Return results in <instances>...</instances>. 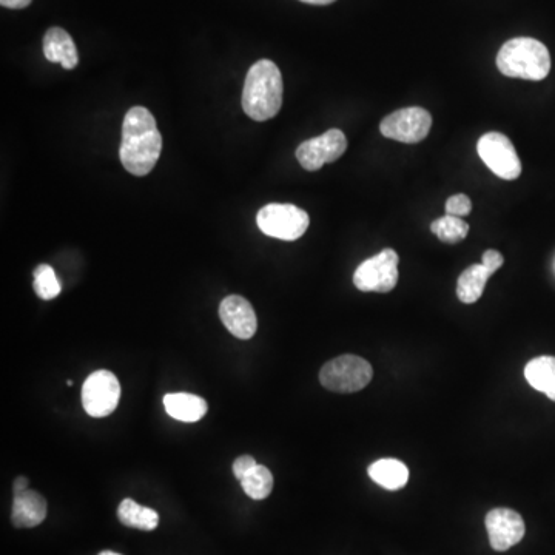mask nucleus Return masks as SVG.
<instances>
[{"instance_id": "nucleus-6", "label": "nucleus", "mask_w": 555, "mask_h": 555, "mask_svg": "<svg viewBox=\"0 0 555 555\" xmlns=\"http://www.w3.org/2000/svg\"><path fill=\"white\" fill-rule=\"evenodd\" d=\"M121 400V384L110 370H96L82 386V406L93 418L113 414Z\"/></svg>"}, {"instance_id": "nucleus-8", "label": "nucleus", "mask_w": 555, "mask_h": 555, "mask_svg": "<svg viewBox=\"0 0 555 555\" xmlns=\"http://www.w3.org/2000/svg\"><path fill=\"white\" fill-rule=\"evenodd\" d=\"M481 161L488 165L494 175L505 181H514L522 175V162L518 159L514 144L508 136L492 132L481 136L477 144Z\"/></svg>"}, {"instance_id": "nucleus-7", "label": "nucleus", "mask_w": 555, "mask_h": 555, "mask_svg": "<svg viewBox=\"0 0 555 555\" xmlns=\"http://www.w3.org/2000/svg\"><path fill=\"white\" fill-rule=\"evenodd\" d=\"M398 253L384 249L378 255L366 259L354 273V284L361 292L387 293L398 283Z\"/></svg>"}, {"instance_id": "nucleus-16", "label": "nucleus", "mask_w": 555, "mask_h": 555, "mask_svg": "<svg viewBox=\"0 0 555 555\" xmlns=\"http://www.w3.org/2000/svg\"><path fill=\"white\" fill-rule=\"evenodd\" d=\"M367 474L372 480L387 491L403 489L409 481V469L403 461L395 458H383L375 461L367 469Z\"/></svg>"}, {"instance_id": "nucleus-12", "label": "nucleus", "mask_w": 555, "mask_h": 555, "mask_svg": "<svg viewBox=\"0 0 555 555\" xmlns=\"http://www.w3.org/2000/svg\"><path fill=\"white\" fill-rule=\"evenodd\" d=\"M219 318L233 337L250 340L258 329L252 304L239 295H230L219 304Z\"/></svg>"}, {"instance_id": "nucleus-18", "label": "nucleus", "mask_w": 555, "mask_h": 555, "mask_svg": "<svg viewBox=\"0 0 555 555\" xmlns=\"http://www.w3.org/2000/svg\"><path fill=\"white\" fill-rule=\"evenodd\" d=\"M492 273L483 264H475L461 273L457 283L458 300L465 304H474L485 292L486 283Z\"/></svg>"}, {"instance_id": "nucleus-10", "label": "nucleus", "mask_w": 555, "mask_h": 555, "mask_svg": "<svg viewBox=\"0 0 555 555\" xmlns=\"http://www.w3.org/2000/svg\"><path fill=\"white\" fill-rule=\"evenodd\" d=\"M346 150V136L338 128H332L318 138L304 141L296 148V159L307 172H318L324 164L340 159Z\"/></svg>"}, {"instance_id": "nucleus-24", "label": "nucleus", "mask_w": 555, "mask_h": 555, "mask_svg": "<svg viewBox=\"0 0 555 555\" xmlns=\"http://www.w3.org/2000/svg\"><path fill=\"white\" fill-rule=\"evenodd\" d=\"M258 465L255 458L250 457V455H243V457L236 458L233 461V474H235L236 480H243L244 475L250 471V469L255 468Z\"/></svg>"}, {"instance_id": "nucleus-28", "label": "nucleus", "mask_w": 555, "mask_h": 555, "mask_svg": "<svg viewBox=\"0 0 555 555\" xmlns=\"http://www.w3.org/2000/svg\"><path fill=\"white\" fill-rule=\"evenodd\" d=\"M301 2H304V4H310V5H329V4H333L335 0H301Z\"/></svg>"}, {"instance_id": "nucleus-9", "label": "nucleus", "mask_w": 555, "mask_h": 555, "mask_svg": "<svg viewBox=\"0 0 555 555\" xmlns=\"http://www.w3.org/2000/svg\"><path fill=\"white\" fill-rule=\"evenodd\" d=\"M432 116L421 107L401 108L381 121L380 132L384 138L417 144L431 132Z\"/></svg>"}, {"instance_id": "nucleus-4", "label": "nucleus", "mask_w": 555, "mask_h": 555, "mask_svg": "<svg viewBox=\"0 0 555 555\" xmlns=\"http://www.w3.org/2000/svg\"><path fill=\"white\" fill-rule=\"evenodd\" d=\"M374 377L369 361L357 355H341L324 364L320 381L327 391L354 394L361 391Z\"/></svg>"}, {"instance_id": "nucleus-29", "label": "nucleus", "mask_w": 555, "mask_h": 555, "mask_svg": "<svg viewBox=\"0 0 555 555\" xmlns=\"http://www.w3.org/2000/svg\"><path fill=\"white\" fill-rule=\"evenodd\" d=\"M99 555H121V554H118V552H113V551H104V552H101V554Z\"/></svg>"}, {"instance_id": "nucleus-1", "label": "nucleus", "mask_w": 555, "mask_h": 555, "mask_svg": "<svg viewBox=\"0 0 555 555\" xmlns=\"http://www.w3.org/2000/svg\"><path fill=\"white\" fill-rule=\"evenodd\" d=\"M162 152V136L155 116L145 107L127 111L122 124V141L119 156L128 173L145 176L155 169Z\"/></svg>"}, {"instance_id": "nucleus-3", "label": "nucleus", "mask_w": 555, "mask_h": 555, "mask_svg": "<svg viewBox=\"0 0 555 555\" xmlns=\"http://www.w3.org/2000/svg\"><path fill=\"white\" fill-rule=\"evenodd\" d=\"M497 67L508 78L543 81L551 71V54L532 37H515L498 51Z\"/></svg>"}, {"instance_id": "nucleus-21", "label": "nucleus", "mask_w": 555, "mask_h": 555, "mask_svg": "<svg viewBox=\"0 0 555 555\" xmlns=\"http://www.w3.org/2000/svg\"><path fill=\"white\" fill-rule=\"evenodd\" d=\"M432 233L444 244H458L468 236V222L457 216L446 215L432 222Z\"/></svg>"}, {"instance_id": "nucleus-2", "label": "nucleus", "mask_w": 555, "mask_h": 555, "mask_svg": "<svg viewBox=\"0 0 555 555\" xmlns=\"http://www.w3.org/2000/svg\"><path fill=\"white\" fill-rule=\"evenodd\" d=\"M283 76L269 59H261L247 73L243 91V108L253 121L275 118L283 105Z\"/></svg>"}, {"instance_id": "nucleus-25", "label": "nucleus", "mask_w": 555, "mask_h": 555, "mask_svg": "<svg viewBox=\"0 0 555 555\" xmlns=\"http://www.w3.org/2000/svg\"><path fill=\"white\" fill-rule=\"evenodd\" d=\"M503 263H505V258H503L502 253L497 252V250H486V252L483 253V258H481V264H483L492 275L503 266Z\"/></svg>"}, {"instance_id": "nucleus-27", "label": "nucleus", "mask_w": 555, "mask_h": 555, "mask_svg": "<svg viewBox=\"0 0 555 555\" xmlns=\"http://www.w3.org/2000/svg\"><path fill=\"white\" fill-rule=\"evenodd\" d=\"M13 489H14V494H17V492L27 491V489H28V478L17 477L16 480H14Z\"/></svg>"}, {"instance_id": "nucleus-26", "label": "nucleus", "mask_w": 555, "mask_h": 555, "mask_svg": "<svg viewBox=\"0 0 555 555\" xmlns=\"http://www.w3.org/2000/svg\"><path fill=\"white\" fill-rule=\"evenodd\" d=\"M33 0H0L2 7L11 8V10H22L27 8Z\"/></svg>"}, {"instance_id": "nucleus-22", "label": "nucleus", "mask_w": 555, "mask_h": 555, "mask_svg": "<svg viewBox=\"0 0 555 555\" xmlns=\"http://www.w3.org/2000/svg\"><path fill=\"white\" fill-rule=\"evenodd\" d=\"M34 292L37 293L42 300L50 301L61 293L62 287L59 283L58 276L54 272L53 267L48 264H41L34 269Z\"/></svg>"}, {"instance_id": "nucleus-17", "label": "nucleus", "mask_w": 555, "mask_h": 555, "mask_svg": "<svg viewBox=\"0 0 555 555\" xmlns=\"http://www.w3.org/2000/svg\"><path fill=\"white\" fill-rule=\"evenodd\" d=\"M525 377L535 391L555 401V357H537L525 367Z\"/></svg>"}, {"instance_id": "nucleus-23", "label": "nucleus", "mask_w": 555, "mask_h": 555, "mask_svg": "<svg viewBox=\"0 0 555 555\" xmlns=\"http://www.w3.org/2000/svg\"><path fill=\"white\" fill-rule=\"evenodd\" d=\"M471 210L472 202L466 195H454L446 201V215L463 218L468 216Z\"/></svg>"}, {"instance_id": "nucleus-20", "label": "nucleus", "mask_w": 555, "mask_h": 555, "mask_svg": "<svg viewBox=\"0 0 555 555\" xmlns=\"http://www.w3.org/2000/svg\"><path fill=\"white\" fill-rule=\"evenodd\" d=\"M244 492L253 500H264L272 494L273 475L266 466L256 465L239 481Z\"/></svg>"}, {"instance_id": "nucleus-13", "label": "nucleus", "mask_w": 555, "mask_h": 555, "mask_svg": "<svg viewBox=\"0 0 555 555\" xmlns=\"http://www.w3.org/2000/svg\"><path fill=\"white\" fill-rule=\"evenodd\" d=\"M47 517V500L39 492L27 489L14 494L11 522L16 528H34Z\"/></svg>"}, {"instance_id": "nucleus-5", "label": "nucleus", "mask_w": 555, "mask_h": 555, "mask_svg": "<svg viewBox=\"0 0 555 555\" xmlns=\"http://www.w3.org/2000/svg\"><path fill=\"white\" fill-rule=\"evenodd\" d=\"M256 224L264 235L296 241L309 229V215L292 204H267L259 210Z\"/></svg>"}, {"instance_id": "nucleus-15", "label": "nucleus", "mask_w": 555, "mask_h": 555, "mask_svg": "<svg viewBox=\"0 0 555 555\" xmlns=\"http://www.w3.org/2000/svg\"><path fill=\"white\" fill-rule=\"evenodd\" d=\"M164 407L170 417L182 423H196L206 417L209 411V404L204 398L195 394H185V392L165 395Z\"/></svg>"}, {"instance_id": "nucleus-19", "label": "nucleus", "mask_w": 555, "mask_h": 555, "mask_svg": "<svg viewBox=\"0 0 555 555\" xmlns=\"http://www.w3.org/2000/svg\"><path fill=\"white\" fill-rule=\"evenodd\" d=\"M118 518L122 525L141 531H155L159 525V514L155 509L138 505L132 498L122 500L118 508Z\"/></svg>"}, {"instance_id": "nucleus-14", "label": "nucleus", "mask_w": 555, "mask_h": 555, "mask_svg": "<svg viewBox=\"0 0 555 555\" xmlns=\"http://www.w3.org/2000/svg\"><path fill=\"white\" fill-rule=\"evenodd\" d=\"M44 54L47 61L59 62L65 70L78 67L79 54L73 37L59 27L50 28L44 36Z\"/></svg>"}, {"instance_id": "nucleus-11", "label": "nucleus", "mask_w": 555, "mask_h": 555, "mask_svg": "<svg viewBox=\"0 0 555 555\" xmlns=\"http://www.w3.org/2000/svg\"><path fill=\"white\" fill-rule=\"evenodd\" d=\"M489 543L498 552H505L522 542L525 537V522L522 515L508 508L492 509L486 515Z\"/></svg>"}]
</instances>
